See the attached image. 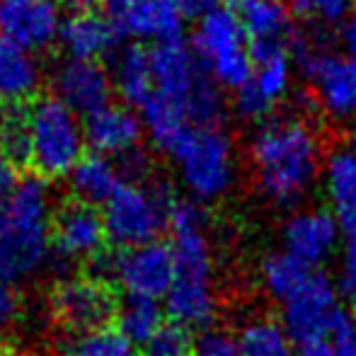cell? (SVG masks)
Here are the masks:
<instances>
[{
    "instance_id": "6da1fadb",
    "label": "cell",
    "mask_w": 356,
    "mask_h": 356,
    "mask_svg": "<svg viewBox=\"0 0 356 356\" xmlns=\"http://www.w3.org/2000/svg\"><path fill=\"white\" fill-rule=\"evenodd\" d=\"M250 155L259 192L282 207L298 204L323 172V143L303 119L264 122L250 143Z\"/></svg>"
},
{
    "instance_id": "7a4b0ae2",
    "label": "cell",
    "mask_w": 356,
    "mask_h": 356,
    "mask_svg": "<svg viewBox=\"0 0 356 356\" xmlns=\"http://www.w3.org/2000/svg\"><path fill=\"white\" fill-rule=\"evenodd\" d=\"M51 194L39 175L19 177L15 192L0 207V279L17 284L29 279L51 252Z\"/></svg>"
},
{
    "instance_id": "3957f363",
    "label": "cell",
    "mask_w": 356,
    "mask_h": 356,
    "mask_svg": "<svg viewBox=\"0 0 356 356\" xmlns=\"http://www.w3.org/2000/svg\"><path fill=\"white\" fill-rule=\"evenodd\" d=\"M175 202L165 179H148L145 184H122L104 204L107 238L122 248L153 243L170 228V211Z\"/></svg>"
},
{
    "instance_id": "277c9868",
    "label": "cell",
    "mask_w": 356,
    "mask_h": 356,
    "mask_svg": "<svg viewBox=\"0 0 356 356\" xmlns=\"http://www.w3.org/2000/svg\"><path fill=\"white\" fill-rule=\"evenodd\" d=\"M85 131L58 95L32 99V170L44 179L66 177L85 155Z\"/></svg>"
},
{
    "instance_id": "5b68a950",
    "label": "cell",
    "mask_w": 356,
    "mask_h": 356,
    "mask_svg": "<svg viewBox=\"0 0 356 356\" xmlns=\"http://www.w3.org/2000/svg\"><path fill=\"white\" fill-rule=\"evenodd\" d=\"M192 51L220 88L238 90L250 80L254 68L250 39L238 15L220 5L197 22Z\"/></svg>"
},
{
    "instance_id": "8992f818",
    "label": "cell",
    "mask_w": 356,
    "mask_h": 356,
    "mask_svg": "<svg viewBox=\"0 0 356 356\" xmlns=\"http://www.w3.org/2000/svg\"><path fill=\"white\" fill-rule=\"evenodd\" d=\"M291 56L315 88L320 107L337 122L356 119V58L334 54L323 37L300 34L291 42Z\"/></svg>"
},
{
    "instance_id": "52a82bcc",
    "label": "cell",
    "mask_w": 356,
    "mask_h": 356,
    "mask_svg": "<svg viewBox=\"0 0 356 356\" xmlns=\"http://www.w3.org/2000/svg\"><path fill=\"white\" fill-rule=\"evenodd\" d=\"M170 155L177 160L184 187L197 202L218 199L233 184L235 150L233 141L220 127H194Z\"/></svg>"
},
{
    "instance_id": "ba28073f",
    "label": "cell",
    "mask_w": 356,
    "mask_h": 356,
    "mask_svg": "<svg viewBox=\"0 0 356 356\" xmlns=\"http://www.w3.org/2000/svg\"><path fill=\"white\" fill-rule=\"evenodd\" d=\"M282 305V325L296 344L327 339L342 315L337 289L332 279L320 269H315L313 277Z\"/></svg>"
},
{
    "instance_id": "9c48e42d",
    "label": "cell",
    "mask_w": 356,
    "mask_h": 356,
    "mask_svg": "<svg viewBox=\"0 0 356 356\" xmlns=\"http://www.w3.org/2000/svg\"><path fill=\"white\" fill-rule=\"evenodd\" d=\"M51 310L61 327L85 334L109 325L119 310V300L102 279H66L54 289Z\"/></svg>"
},
{
    "instance_id": "30bf717a",
    "label": "cell",
    "mask_w": 356,
    "mask_h": 356,
    "mask_svg": "<svg viewBox=\"0 0 356 356\" xmlns=\"http://www.w3.org/2000/svg\"><path fill=\"white\" fill-rule=\"evenodd\" d=\"M112 277L131 296L165 298L175 284L172 245L163 240L124 248L112 257Z\"/></svg>"
},
{
    "instance_id": "8fae6325",
    "label": "cell",
    "mask_w": 356,
    "mask_h": 356,
    "mask_svg": "<svg viewBox=\"0 0 356 356\" xmlns=\"http://www.w3.org/2000/svg\"><path fill=\"white\" fill-rule=\"evenodd\" d=\"M252 75L235 90V109L243 119H264L291 88V49L274 47L252 51Z\"/></svg>"
},
{
    "instance_id": "7c38bea8",
    "label": "cell",
    "mask_w": 356,
    "mask_h": 356,
    "mask_svg": "<svg viewBox=\"0 0 356 356\" xmlns=\"http://www.w3.org/2000/svg\"><path fill=\"white\" fill-rule=\"evenodd\" d=\"M107 15L122 37L138 42H177L184 32V15L175 0H114Z\"/></svg>"
},
{
    "instance_id": "4fadbf2b",
    "label": "cell",
    "mask_w": 356,
    "mask_h": 356,
    "mask_svg": "<svg viewBox=\"0 0 356 356\" xmlns=\"http://www.w3.org/2000/svg\"><path fill=\"white\" fill-rule=\"evenodd\" d=\"M51 240L58 257L95 259L102 254L107 243V225L97 207L85 202H66L51 220Z\"/></svg>"
},
{
    "instance_id": "5bb4252c",
    "label": "cell",
    "mask_w": 356,
    "mask_h": 356,
    "mask_svg": "<svg viewBox=\"0 0 356 356\" xmlns=\"http://www.w3.org/2000/svg\"><path fill=\"white\" fill-rule=\"evenodd\" d=\"M150 73H153V92L170 97L187 109V99L199 83L207 78V71L199 63L192 47L177 42H160L148 47Z\"/></svg>"
},
{
    "instance_id": "9a60e30c",
    "label": "cell",
    "mask_w": 356,
    "mask_h": 356,
    "mask_svg": "<svg viewBox=\"0 0 356 356\" xmlns=\"http://www.w3.org/2000/svg\"><path fill=\"white\" fill-rule=\"evenodd\" d=\"M61 32L54 0H0V37L24 49H44Z\"/></svg>"
},
{
    "instance_id": "2e32d148",
    "label": "cell",
    "mask_w": 356,
    "mask_h": 356,
    "mask_svg": "<svg viewBox=\"0 0 356 356\" xmlns=\"http://www.w3.org/2000/svg\"><path fill=\"white\" fill-rule=\"evenodd\" d=\"M339 235H342V225H339L337 216L325 209L293 213L282 230L286 252L310 267H318L327 254H332V250L339 243Z\"/></svg>"
},
{
    "instance_id": "e0dca14e",
    "label": "cell",
    "mask_w": 356,
    "mask_h": 356,
    "mask_svg": "<svg viewBox=\"0 0 356 356\" xmlns=\"http://www.w3.org/2000/svg\"><path fill=\"white\" fill-rule=\"evenodd\" d=\"M250 39V51L289 47L296 37L291 8L284 0H228Z\"/></svg>"
},
{
    "instance_id": "ac0fdd59",
    "label": "cell",
    "mask_w": 356,
    "mask_h": 356,
    "mask_svg": "<svg viewBox=\"0 0 356 356\" xmlns=\"http://www.w3.org/2000/svg\"><path fill=\"white\" fill-rule=\"evenodd\" d=\"M63 49L71 54V58L78 61H102L109 54L117 51L122 34L114 27L112 17L99 10H83L71 13L66 22H61L58 32Z\"/></svg>"
},
{
    "instance_id": "d6986e66",
    "label": "cell",
    "mask_w": 356,
    "mask_h": 356,
    "mask_svg": "<svg viewBox=\"0 0 356 356\" xmlns=\"http://www.w3.org/2000/svg\"><path fill=\"white\" fill-rule=\"evenodd\" d=\"M83 131L92 153L122 155L141 143L143 122L129 104H107L85 117Z\"/></svg>"
},
{
    "instance_id": "ffe728a7",
    "label": "cell",
    "mask_w": 356,
    "mask_h": 356,
    "mask_svg": "<svg viewBox=\"0 0 356 356\" xmlns=\"http://www.w3.org/2000/svg\"><path fill=\"white\" fill-rule=\"evenodd\" d=\"M56 90H58V97H61L75 114H85V117H88V114L112 104L114 85L102 63L71 58V61L58 71Z\"/></svg>"
},
{
    "instance_id": "44dd1931",
    "label": "cell",
    "mask_w": 356,
    "mask_h": 356,
    "mask_svg": "<svg viewBox=\"0 0 356 356\" xmlns=\"http://www.w3.org/2000/svg\"><path fill=\"white\" fill-rule=\"evenodd\" d=\"M323 175L332 213L337 216L342 233L356 228V143L334 148L325 160Z\"/></svg>"
},
{
    "instance_id": "7402d4cb",
    "label": "cell",
    "mask_w": 356,
    "mask_h": 356,
    "mask_svg": "<svg viewBox=\"0 0 356 356\" xmlns=\"http://www.w3.org/2000/svg\"><path fill=\"white\" fill-rule=\"evenodd\" d=\"M42 71L32 51L0 37V104L37 97Z\"/></svg>"
},
{
    "instance_id": "603a6c76",
    "label": "cell",
    "mask_w": 356,
    "mask_h": 356,
    "mask_svg": "<svg viewBox=\"0 0 356 356\" xmlns=\"http://www.w3.org/2000/svg\"><path fill=\"white\" fill-rule=\"evenodd\" d=\"M68 177H71L73 197L90 207H99V204L104 207L114 197V192L122 187L117 165L107 155L99 153L83 155V160L75 165Z\"/></svg>"
},
{
    "instance_id": "cb8c5ba5",
    "label": "cell",
    "mask_w": 356,
    "mask_h": 356,
    "mask_svg": "<svg viewBox=\"0 0 356 356\" xmlns=\"http://www.w3.org/2000/svg\"><path fill=\"white\" fill-rule=\"evenodd\" d=\"M0 155L17 170H32V99L0 104Z\"/></svg>"
},
{
    "instance_id": "d4e9b609",
    "label": "cell",
    "mask_w": 356,
    "mask_h": 356,
    "mask_svg": "<svg viewBox=\"0 0 356 356\" xmlns=\"http://www.w3.org/2000/svg\"><path fill=\"white\" fill-rule=\"evenodd\" d=\"M165 310L172 323L189 330H207L216 318V296L211 286L175 282L165 296Z\"/></svg>"
},
{
    "instance_id": "484cf974",
    "label": "cell",
    "mask_w": 356,
    "mask_h": 356,
    "mask_svg": "<svg viewBox=\"0 0 356 356\" xmlns=\"http://www.w3.org/2000/svg\"><path fill=\"white\" fill-rule=\"evenodd\" d=\"M117 90L124 104L141 107L153 95V73H150V51L143 44H129L117 58Z\"/></svg>"
},
{
    "instance_id": "4316f807",
    "label": "cell",
    "mask_w": 356,
    "mask_h": 356,
    "mask_svg": "<svg viewBox=\"0 0 356 356\" xmlns=\"http://www.w3.org/2000/svg\"><path fill=\"white\" fill-rule=\"evenodd\" d=\"M117 320H119L117 327L134 344H145L163 327V308H160L158 298L127 293V298L119 303Z\"/></svg>"
},
{
    "instance_id": "83f0119b",
    "label": "cell",
    "mask_w": 356,
    "mask_h": 356,
    "mask_svg": "<svg viewBox=\"0 0 356 356\" xmlns=\"http://www.w3.org/2000/svg\"><path fill=\"white\" fill-rule=\"evenodd\" d=\"M318 267H310V264L300 262L298 257L284 252H277V254H269L262 264V279H264V286L267 291L272 293V298H277L279 303L289 300L296 291L300 289Z\"/></svg>"
},
{
    "instance_id": "f1b7e54d",
    "label": "cell",
    "mask_w": 356,
    "mask_h": 356,
    "mask_svg": "<svg viewBox=\"0 0 356 356\" xmlns=\"http://www.w3.org/2000/svg\"><path fill=\"white\" fill-rule=\"evenodd\" d=\"M293 339L277 320H254L240 332V356H291Z\"/></svg>"
},
{
    "instance_id": "f546056e",
    "label": "cell",
    "mask_w": 356,
    "mask_h": 356,
    "mask_svg": "<svg viewBox=\"0 0 356 356\" xmlns=\"http://www.w3.org/2000/svg\"><path fill=\"white\" fill-rule=\"evenodd\" d=\"M75 356H136V349L122 330L104 325L99 330L80 334Z\"/></svg>"
},
{
    "instance_id": "4dcf8cb0",
    "label": "cell",
    "mask_w": 356,
    "mask_h": 356,
    "mask_svg": "<svg viewBox=\"0 0 356 356\" xmlns=\"http://www.w3.org/2000/svg\"><path fill=\"white\" fill-rule=\"evenodd\" d=\"M141 356H194L192 330L179 323H163V327L143 344Z\"/></svg>"
},
{
    "instance_id": "1f68e13d",
    "label": "cell",
    "mask_w": 356,
    "mask_h": 356,
    "mask_svg": "<svg viewBox=\"0 0 356 356\" xmlns=\"http://www.w3.org/2000/svg\"><path fill=\"white\" fill-rule=\"evenodd\" d=\"M291 5L300 17L325 24H339L347 15H352L354 0H291Z\"/></svg>"
},
{
    "instance_id": "d6a6232c",
    "label": "cell",
    "mask_w": 356,
    "mask_h": 356,
    "mask_svg": "<svg viewBox=\"0 0 356 356\" xmlns=\"http://www.w3.org/2000/svg\"><path fill=\"white\" fill-rule=\"evenodd\" d=\"M114 165H117L122 184H145L148 179H153V160L138 145L127 150V153L117 155Z\"/></svg>"
},
{
    "instance_id": "836d02e7",
    "label": "cell",
    "mask_w": 356,
    "mask_h": 356,
    "mask_svg": "<svg viewBox=\"0 0 356 356\" xmlns=\"http://www.w3.org/2000/svg\"><path fill=\"white\" fill-rule=\"evenodd\" d=\"M194 356H240V344L223 330H204L194 339Z\"/></svg>"
},
{
    "instance_id": "e575fe53",
    "label": "cell",
    "mask_w": 356,
    "mask_h": 356,
    "mask_svg": "<svg viewBox=\"0 0 356 356\" xmlns=\"http://www.w3.org/2000/svg\"><path fill=\"white\" fill-rule=\"evenodd\" d=\"M342 291L352 303L356 315V228L344 230V272H342Z\"/></svg>"
},
{
    "instance_id": "d590c367",
    "label": "cell",
    "mask_w": 356,
    "mask_h": 356,
    "mask_svg": "<svg viewBox=\"0 0 356 356\" xmlns=\"http://www.w3.org/2000/svg\"><path fill=\"white\" fill-rule=\"evenodd\" d=\"M332 349L334 356H356V315L344 313L339 315L337 325L332 330Z\"/></svg>"
},
{
    "instance_id": "8d00e7d4",
    "label": "cell",
    "mask_w": 356,
    "mask_h": 356,
    "mask_svg": "<svg viewBox=\"0 0 356 356\" xmlns=\"http://www.w3.org/2000/svg\"><path fill=\"white\" fill-rule=\"evenodd\" d=\"M22 298H19L15 284L0 279V325H10L19 315Z\"/></svg>"
},
{
    "instance_id": "74e56055",
    "label": "cell",
    "mask_w": 356,
    "mask_h": 356,
    "mask_svg": "<svg viewBox=\"0 0 356 356\" xmlns=\"http://www.w3.org/2000/svg\"><path fill=\"white\" fill-rule=\"evenodd\" d=\"M337 42H339V49H342L344 56L356 58V13L347 15V17L339 22Z\"/></svg>"
},
{
    "instance_id": "f35d334b",
    "label": "cell",
    "mask_w": 356,
    "mask_h": 356,
    "mask_svg": "<svg viewBox=\"0 0 356 356\" xmlns=\"http://www.w3.org/2000/svg\"><path fill=\"white\" fill-rule=\"evenodd\" d=\"M175 3L182 10L184 19H197V22L213 13L216 8H220V0H175Z\"/></svg>"
},
{
    "instance_id": "ab89813d",
    "label": "cell",
    "mask_w": 356,
    "mask_h": 356,
    "mask_svg": "<svg viewBox=\"0 0 356 356\" xmlns=\"http://www.w3.org/2000/svg\"><path fill=\"white\" fill-rule=\"evenodd\" d=\"M17 172H19V170L15 168L8 158H3V155H0V207L8 202V197L15 192V187H17V182H19Z\"/></svg>"
},
{
    "instance_id": "60d3db41",
    "label": "cell",
    "mask_w": 356,
    "mask_h": 356,
    "mask_svg": "<svg viewBox=\"0 0 356 356\" xmlns=\"http://www.w3.org/2000/svg\"><path fill=\"white\" fill-rule=\"evenodd\" d=\"M291 356H334V349L327 339H315V342L298 344Z\"/></svg>"
},
{
    "instance_id": "b9f144b4",
    "label": "cell",
    "mask_w": 356,
    "mask_h": 356,
    "mask_svg": "<svg viewBox=\"0 0 356 356\" xmlns=\"http://www.w3.org/2000/svg\"><path fill=\"white\" fill-rule=\"evenodd\" d=\"M58 3L66 5L71 13H83V10H99L102 5L109 8L114 0H58Z\"/></svg>"
}]
</instances>
